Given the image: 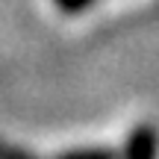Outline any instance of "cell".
Instances as JSON below:
<instances>
[{"mask_svg":"<svg viewBox=\"0 0 159 159\" xmlns=\"http://www.w3.org/2000/svg\"><path fill=\"white\" fill-rule=\"evenodd\" d=\"M159 153V133L153 124H139L127 139L124 159H156Z\"/></svg>","mask_w":159,"mask_h":159,"instance_id":"obj_1","label":"cell"},{"mask_svg":"<svg viewBox=\"0 0 159 159\" xmlns=\"http://www.w3.org/2000/svg\"><path fill=\"white\" fill-rule=\"evenodd\" d=\"M56 159H118L115 150L109 148H77V150H65Z\"/></svg>","mask_w":159,"mask_h":159,"instance_id":"obj_2","label":"cell"},{"mask_svg":"<svg viewBox=\"0 0 159 159\" xmlns=\"http://www.w3.org/2000/svg\"><path fill=\"white\" fill-rule=\"evenodd\" d=\"M0 159H35L33 153H27V150L15 148V144H6L3 139H0Z\"/></svg>","mask_w":159,"mask_h":159,"instance_id":"obj_3","label":"cell"},{"mask_svg":"<svg viewBox=\"0 0 159 159\" xmlns=\"http://www.w3.org/2000/svg\"><path fill=\"white\" fill-rule=\"evenodd\" d=\"M59 3V9L62 12H68V15H77V12H83L85 6L91 3V0H56Z\"/></svg>","mask_w":159,"mask_h":159,"instance_id":"obj_4","label":"cell"}]
</instances>
